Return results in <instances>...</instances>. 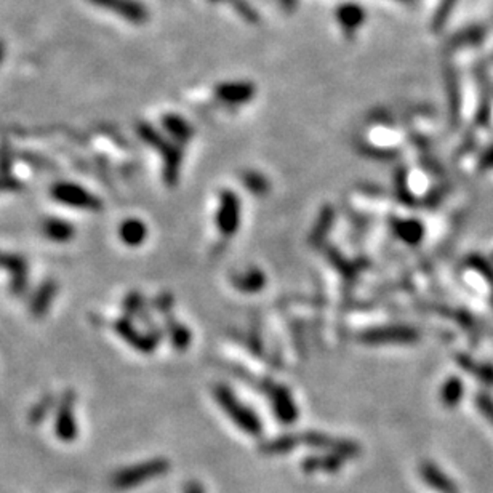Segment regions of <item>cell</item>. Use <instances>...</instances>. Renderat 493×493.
Wrapping results in <instances>:
<instances>
[{"label": "cell", "mask_w": 493, "mask_h": 493, "mask_svg": "<svg viewBox=\"0 0 493 493\" xmlns=\"http://www.w3.org/2000/svg\"><path fill=\"white\" fill-rule=\"evenodd\" d=\"M168 469H170V461L167 458H151L135 466L119 469L113 476V485L118 490L134 489V487L145 484V482L167 474Z\"/></svg>", "instance_id": "6da1fadb"}, {"label": "cell", "mask_w": 493, "mask_h": 493, "mask_svg": "<svg viewBox=\"0 0 493 493\" xmlns=\"http://www.w3.org/2000/svg\"><path fill=\"white\" fill-rule=\"evenodd\" d=\"M216 399H218L220 405L225 408L227 415L231 417V420L234 421L242 431H245L247 434H252V436L261 434L263 426H261V421H259V418L250 410V408L242 405L229 389L225 388V386H218V388H216Z\"/></svg>", "instance_id": "7a4b0ae2"}, {"label": "cell", "mask_w": 493, "mask_h": 493, "mask_svg": "<svg viewBox=\"0 0 493 493\" xmlns=\"http://www.w3.org/2000/svg\"><path fill=\"white\" fill-rule=\"evenodd\" d=\"M300 444H305L307 447L323 450L327 453H335L343 460H354L360 453V445L357 442L346 441V439H337L322 433H303L298 434Z\"/></svg>", "instance_id": "3957f363"}, {"label": "cell", "mask_w": 493, "mask_h": 493, "mask_svg": "<svg viewBox=\"0 0 493 493\" xmlns=\"http://www.w3.org/2000/svg\"><path fill=\"white\" fill-rule=\"evenodd\" d=\"M421 479L426 485L431 487L433 490L439 493H455L457 492V485L453 480H450V477L444 473V471L433 463V461H423L420 466Z\"/></svg>", "instance_id": "277c9868"}, {"label": "cell", "mask_w": 493, "mask_h": 493, "mask_svg": "<svg viewBox=\"0 0 493 493\" xmlns=\"http://www.w3.org/2000/svg\"><path fill=\"white\" fill-rule=\"evenodd\" d=\"M343 458L338 457L335 453H322V455H311L303 460L301 463V469L306 474L312 473H338L343 468Z\"/></svg>", "instance_id": "5b68a950"}, {"label": "cell", "mask_w": 493, "mask_h": 493, "mask_svg": "<svg viewBox=\"0 0 493 493\" xmlns=\"http://www.w3.org/2000/svg\"><path fill=\"white\" fill-rule=\"evenodd\" d=\"M93 2H98V5H104V7L124 15L125 18L135 21V23L145 21L147 15L146 10L143 8L140 3L134 2V0H93Z\"/></svg>", "instance_id": "8992f818"}, {"label": "cell", "mask_w": 493, "mask_h": 493, "mask_svg": "<svg viewBox=\"0 0 493 493\" xmlns=\"http://www.w3.org/2000/svg\"><path fill=\"white\" fill-rule=\"evenodd\" d=\"M296 445H300L298 434H284V436L263 442L259 445V452L263 455H269V457H279V455L290 453Z\"/></svg>", "instance_id": "52a82bcc"}, {"label": "cell", "mask_w": 493, "mask_h": 493, "mask_svg": "<svg viewBox=\"0 0 493 493\" xmlns=\"http://www.w3.org/2000/svg\"><path fill=\"white\" fill-rule=\"evenodd\" d=\"M337 18L341 23L344 31L351 33V31H356L364 23L365 12L356 3H348L338 8Z\"/></svg>", "instance_id": "ba28073f"}, {"label": "cell", "mask_w": 493, "mask_h": 493, "mask_svg": "<svg viewBox=\"0 0 493 493\" xmlns=\"http://www.w3.org/2000/svg\"><path fill=\"white\" fill-rule=\"evenodd\" d=\"M56 434L61 441L65 442H72L77 436V428L76 421H74L72 415V408L69 404H65L61 408L60 415H58L56 421Z\"/></svg>", "instance_id": "9c48e42d"}, {"label": "cell", "mask_w": 493, "mask_h": 493, "mask_svg": "<svg viewBox=\"0 0 493 493\" xmlns=\"http://www.w3.org/2000/svg\"><path fill=\"white\" fill-rule=\"evenodd\" d=\"M461 394H463V386H461L460 381L458 380H450L448 383L444 386L442 402L447 407L457 405Z\"/></svg>", "instance_id": "30bf717a"}, {"label": "cell", "mask_w": 493, "mask_h": 493, "mask_svg": "<svg viewBox=\"0 0 493 493\" xmlns=\"http://www.w3.org/2000/svg\"><path fill=\"white\" fill-rule=\"evenodd\" d=\"M476 405L480 408V412L484 413V417L493 423V399L487 394H479L476 397Z\"/></svg>", "instance_id": "8fae6325"}, {"label": "cell", "mask_w": 493, "mask_h": 493, "mask_svg": "<svg viewBox=\"0 0 493 493\" xmlns=\"http://www.w3.org/2000/svg\"><path fill=\"white\" fill-rule=\"evenodd\" d=\"M183 493H205V490L199 480H189L184 485Z\"/></svg>", "instance_id": "7c38bea8"}, {"label": "cell", "mask_w": 493, "mask_h": 493, "mask_svg": "<svg viewBox=\"0 0 493 493\" xmlns=\"http://www.w3.org/2000/svg\"><path fill=\"white\" fill-rule=\"evenodd\" d=\"M213 2H216V0H213Z\"/></svg>", "instance_id": "4fadbf2b"}]
</instances>
